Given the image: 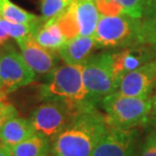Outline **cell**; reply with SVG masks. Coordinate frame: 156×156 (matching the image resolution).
I'll use <instances>...</instances> for the list:
<instances>
[{"label":"cell","mask_w":156,"mask_h":156,"mask_svg":"<svg viewBox=\"0 0 156 156\" xmlns=\"http://www.w3.org/2000/svg\"><path fill=\"white\" fill-rule=\"evenodd\" d=\"M73 2L74 0H41V17L43 21L59 17Z\"/></svg>","instance_id":"cell-19"},{"label":"cell","mask_w":156,"mask_h":156,"mask_svg":"<svg viewBox=\"0 0 156 156\" xmlns=\"http://www.w3.org/2000/svg\"><path fill=\"white\" fill-rule=\"evenodd\" d=\"M98 49L93 36H78L67 41L58 52L59 57L65 64L82 66Z\"/></svg>","instance_id":"cell-13"},{"label":"cell","mask_w":156,"mask_h":156,"mask_svg":"<svg viewBox=\"0 0 156 156\" xmlns=\"http://www.w3.org/2000/svg\"><path fill=\"white\" fill-rule=\"evenodd\" d=\"M16 44L24 60L36 75L48 76L58 67L61 60L58 53L40 46L33 36L17 41Z\"/></svg>","instance_id":"cell-11"},{"label":"cell","mask_w":156,"mask_h":156,"mask_svg":"<svg viewBox=\"0 0 156 156\" xmlns=\"http://www.w3.org/2000/svg\"><path fill=\"white\" fill-rule=\"evenodd\" d=\"M140 20L138 46L156 49V0H149Z\"/></svg>","instance_id":"cell-16"},{"label":"cell","mask_w":156,"mask_h":156,"mask_svg":"<svg viewBox=\"0 0 156 156\" xmlns=\"http://www.w3.org/2000/svg\"><path fill=\"white\" fill-rule=\"evenodd\" d=\"M9 94V92L6 89H4L3 87L0 85V102L7 101V96Z\"/></svg>","instance_id":"cell-27"},{"label":"cell","mask_w":156,"mask_h":156,"mask_svg":"<svg viewBox=\"0 0 156 156\" xmlns=\"http://www.w3.org/2000/svg\"><path fill=\"white\" fill-rule=\"evenodd\" d=\"M36 73L24 60L20 51L10 43L0 52V85L10 93L35 81Z\"/></svg>","instance_id":"cell-8"},{"label":"cell","mask_w":156,"mask_h":156,"mask_svg":"<svg viewBox=\"0 0 156 156\" xmlns=\"http://www.w3.org/2000/svg\"><path fill=\"white\" fill-rule=\"evenodd\" d=\"M38 98L42 102L67 101L95 105L83 84L82 66L78 65L58 66L47 76L46 82L40 86Z\"/></svg>","instance_id":"cell-3"},{"label":"cell","mask_w":156,"mask_h":156,"mask_svg":"<svg viewBox=\"0 0 156 156\" xmlns=\"http://www.w3.org/2000/svg\"><path fill=\"white\" fill-rule=\"evenodd\" d=\"M0 18L14 23L39 27L43 23L41 16L30 13L11 0H0Z\"/></svg>","instance_id":"cell-17"},{"label":"cell","mask_w":156,"mask_h":156,"mask_svg":"<svg viewBox=\"0 0 156 156\" xmlns=\"http://www.w3.org/2000/svg\"><path fill=\"white\" fill-rule=\"evenodd\" d=\"M0 156H12L10 149L6 147L1 142H0Z\"/></svg>","instance_id":"cell-26"},{"label":"cell","mask_w":156,"mask_h":156,"mask_svg":"<svg viewBox=\"0 0 156 156\" xmlns=\"http://www.w3.org/2000/svg\"><path fill=\"white\" fill-rule=\"evenodd\" d=\"M91 104H80L67 101H43L34 108L27 118L36 133L53 141L74 118L81 112L93 108Z\"/></svg>","instance_id":"cell-4"},{"label":"cell","mask_w":156,"mask_h":156,"mask_svg":"<svg viewBox=\"0 0 156 156\" xmlns=\"http://www.w3.org/2000/svg\"><path fill=\"white\" fill-rule=\"evenodd\" d=\"M33 37L40 46L57 53L68 41L59 26L57 18L43 21Z\"/></svg>","instance_id":"cell-15"},{"label":"cell","mask_w":156,"mask_h":156,"mask_svg":"<svg viewBox=\"0 0 156 156\" xmlns=\"http://www.w3.org/2000/svg\"><path fill=\"white\" fill-rule=\"evenodd\" d=\"M147 126H150L152 128H154V129H156V93L153 95L152 108H151V112H150V116H149Z\"/></svg>","instance_id":"cell-24"},{"label":"cell","mask_w":156,"mask_h":156,"mask_svg":"<svg viewBox=\"0 0 156 156\" xmlns=\"http://www.w3.org/2000/svg\"><path fill=\"white\" fill-rule=\"evenodd\" d=\"M0 27L11 40L17 42V41L34 36V34L36 33V30L39 29L40 26L33 27L23 23H14L0 18Z\"/></svg>","instance_id":"cell-20"},{"label":"cell","mask_w":156,"mask_h":156,"mask_svg":"<svg viewBox=\"0 0 156 156\" xmlns=\"http://www.w3.org/2000/svg\"><path fill=\"white\" fill-rule=\"evenodd\" d=\"M12 156H49L51 141L47 137L36 133L26 141L10 149Z\"/></svg>","instance_id":"cell-18"},{"label":"cell","mask_w":156,"mask_h":156,"mask_svg":"<svg viewBox=\"0 0 156 156\" xmlns=\"http://www.w3.org/2000/svg\"><path fill=\"white\" fill-rule=\"evenodd\" d=\"M112 59L114 75L119 87L121 79L126 74L156 59V49L145 45L127 47L112 51Z\"/></svg>","instance_id":"cell-10"},{"label":"cell","mask_w":156,"mask_h":156,"mask_svg":"<svg viewBox=\"0 0 156 156\" xmlns=\"http://www.w3.org/2000/svg\"><path fill=\"white\" fill-rule=\"evenodd\" d=\"M93 1H94V0H93Z\"/></svg>","instance_id":"cell-30"},{"label":"cell","mask_w":156,"mask_h":156,"mask_svg":"<svg viewBox=\"0 0 156 156\" xmlns=\"http://www.w3.org/2000/svg\"><path fill=\"white\" fill-rule=\"evenodd\" d=\"M139 156H156V129L152 128L140 145Z\"/></svg>","instance_id":"cell-22"},{"label":"cell","mask_w":156,"mask_h":156,"mask_svg":"<svg viewBox=\"0 0 156 156\" xmlns=\"http://www.w3.org/2000/svg\"><path fill=\"white\" fill-rule=\"evenodd\" d=\"M1 48H2V47H0V52H1Z\"/></svg>","instance_id":"cell-29"},{"label":"cell","mask_w":156,"mask_h":156,"mask_svg":"<svg viewBox=\"0 0 156 156\" xmlns=\"http://www.w3.org/2000/svg\"><path fill=\"white\" fill-rule=\"evenodd\" d=\"M139 18L129 15H101L93 35L98 48L111 50L138 46Z\"/></svg>","instance_id":"cell-5"},{"label":"cell","mask_w":156,"mask_h":156,"mask_svg":"<svg viewBox=\"0 0 156 156\" xmlns=\"http://www.w3.org/2000/svg\"><path fill=\"white\" fill-rule=\"evenodd\" d=\"M132 156H139V154H138V153H137V152H135V153H134V154H133Z\"/></svg>","instance_id":"cell-28"},{"label":"cell","mask_w":156,"mask_h":156,"mask_svg":"<svg viewBox=\"0 0 156 156\" xmlns=\"http://www.w3.org/2000/svg\"><path fill=\"white\" fill-rule=\"evenodd\" d=\"M10 38L6 35V34L3 32V30L0 27V47H3V46H5L6 44H8V43H10Z\"/></svg>","instance_id":"cell-25"},{"label":"cell","mask_w":156,"mask_h":156,"mask_svg":"<svg viewBox=\"0 0 156 156\" xmlns=\"http://www.w3.org/2000/svg\"><path fill=\"white\" fill-rule=\"evenodd\" d=\"M82 79L96 107L105 96L116 92L118 83L114 75L112 51L93 54L82 65Z\"/></svg>","instance_id":"cell-6"},{"label":"cell","mask_w":156,"mask_h":156,"mask_svg":"<svg viewBox=\"0 0 156 156\" xmlns=\"http://www.w3.org/2000/svg\"><path fill=\"white\" fill-rule=\"evenodd\" d=\"M138 129L108 126L90 156H132L136 152Z\"/></svg>","instance_id":"cell-9"},{"label":"cell","mask_w":156,"mask_h":156,"mask_svg":"<svg viewBox=\"0 0 156 156\" xmlns=\"http://www.w3.org/2000/svg\"><path fill=\"white\" fill-rule=\"evenodd\" d=\"M35 134L36 131L29 119L16 117L6 122L0 129V142L11 149Z\"/></svg>","instance_id":"cell-14"},{"label":"cell","mask_w":156,"mask_h":156,"mask_svg":"<svg viewBox=\"0 0 156 156\" xmlns=\"http://www.w3.org/2000/svg\"><path fill=\"white\" fill-rule=\"evenodd\" d=\"M101 14L93 0H74L72 5L57 17L62 32L68 40L78 36L91 37L98 27Z\"/></svg>","instance_id":"cell-7"},{"label":"cell","mask_w":156,"mask_h":156,"mask_svg":"<svg viewBox=\"0 0 156 156\" xmlns=\"http://www.w3.org/2000/svg\"><path fill=\"white\" fill-rule=\"evenodd\" d=\"M18 117V111L13 105L7 101L0 102V129L6 122Z\"/></svg>","instance_id":"cell-23"},{"label":"cell","mask_w":156,"mask_h":156,"mask_svg":"<svg viewBox=\"0 0 156 156\" xmlns=\"http://www.w3.org/2000/svg\"><path fill=\"white\" fill-rule=\"evenodd\" d=\"M156 87V59L126 74L120 81L119 93L127 96L152 95Z\"/></svg>","instance_id":"cell-12"},{"label":"cell","mask_w":156,"mask_h":156,"mask_svg":"<svg viewBox=\"0 0 156 156\" xmlns=\"http://www.w3.org/2000/svg\"><path fill=\"white\" fill-rule=\"evenodd\" d=\"M153 95L127 96L118 91L101 101L108 126L120 129H138L147 126L152 108Z\"/></svg>","instance_id":"cell-2"},{"label":"cell","mask_w":156,"mask_h":156,"mask_svg":"<svg viewBox=\"0 0 156 156\" xmlns=\"http://www.w3.org/2000/svg\"><path fill=\"white\" fill-rule=\"evenodd\" d=\"M94 2L101 15H126L125 8L117 0H94Z\"/></svg>","instance_id":"cell-21"},{"label":"cell","mask_w":156,"mask_h":156,"mask_svg":"<svg viewBox=\"0 0 156 156\" xmlns=\"http://www.w3.org/2000/svg\"><path fill=\"white\" fill-rule=\"evenodd\" d=\"M108 127L96 107L81 112L51 142V156H90Z\"/></svg>","instance_id":"cell-1"}]
</instances>
